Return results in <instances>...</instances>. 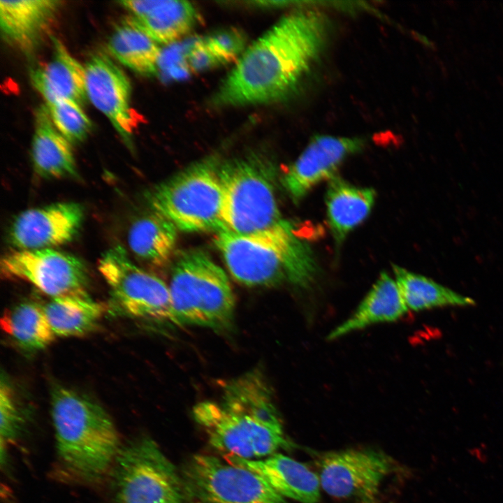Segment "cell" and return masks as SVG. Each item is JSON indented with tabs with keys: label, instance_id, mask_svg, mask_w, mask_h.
Here are the masks:
<instances>
[{
	"label": "cell",
	"instance_id": "5",
	"mask_svg": "<svg viewBox=\"0 0 503 503\" xmlns=\"http://www.w3.org/2000/svg\"><path fill=\"white\" fill-rule=\"evenodd\" d=\"M168 287L175 324L213 330L232 324L235 302L230 281L203 252L190 250L177 258Z\"/></svg>",
	"mask_w": 503,
	"mask_h": 503
},
{
	"label": "cell",
	"instance_id": "30",
	"mask_svg": "<svg viewBox=\"0 0 503 503\" xmlns=\"http://www.w3.org/2000/svg\"><path fill=\"white\" fill-rule=\"evenodd\" d=\"M0 412L1 442H10L20 430L22 417L10 386L3 379L0 387Z\"/></svg>",
	"mask_w": 503,
	"mask_h": 503
},
{
	"label": "cell",
	"instance_id": "23",
	"mask_svg": "<svg viewBox=\"0 0 503 503\" xmlns=\"http://www.w3.org/2000/svg\"><path fill=\"white\" fill-rule=\"evenodd\" d=\"M177 230L168 219L152 211L131 224L127 240L129 249L139 261L152 266H164L175 248Z\"/></svg>",
	"mask_w": 503,
	"mask_h": 503
},
{
	"label": "cell",
	"instance_id": "2",
	"mask_svg": "<svg viewBox=\"0 0 503 503\" xmlns=\"http://www.w3.org/2000/svg\"><path fill=\"white\" fill-rule=\"evenodd\" d=\"M193 416L225 455L256 460L289 446L271 388L258 368L226 382L218 400L196 404Z\"/></svg>",
	"mask_w": 503,
	"mask_h": 503
},
{
	"label": "cell",
	"instance_id": "9",
	"mask_svg": "<svg viewBox=\"0 0 503 503\" xmlns=\"http://www.w3.org/2000/svg\"><path fill=\"white\" fill-rule=\"evenodd\" d=\"M180 475L184 503H287L256 473L214 455H192Z\"/></svg>",
	"mask_w": 503,
	"mask_h": 503
},
{
	"label": "cell",
	"instance_id": "21",
	"mask_svg": "<svg viewBox=\"0 0 503 503\" xmlns=\"http://www.w3.org/2000/svg\"><path fill=\"white\" fill-rule=\"evenodd\" d=\"M375 197L374 189L355 186L337 175L328 181L325 196L326 214L337 247L367 217Z\"/></svg>",
	"mask_w": 503,
	"mask_h": 503
},
{
	"label": "cell",
	"instance_id": "25",
	"mask_svg": "<svg viewBox=\"0 0 503 503\" xmlns=\"http://www.w3.org/2000/svg\"><path fill=\"white\" fill-rule=\"evenodd\" d=\"M55 336H80L92 330L105 312V307L88 295L52 298L43 305Z\"/></svg>",
	"mask_w": 503,
	"mask_h": 503
},
{
	"label": "cell",
	"instance_id": "3",
	"mask_svg": "<svg viewBox=\"0 0 503 503\" xmlns=\"http://www.w3.org/2000/svg\"><path fill=\"white\" fill-rule=\"evenodd\" d=\"M214 243L231 276L247 286L289 283L308 289L318 274L312 248L295 225L284 219L249 234L221 231Z\"/></svg>",
	"mask_w": 503,
	"mask_h": 503
},
{
	"label": "cell",
	"instance_id": "19",
	"mask_svg": "<svg viewBox=\"0 0 503 503\" xmlns=\"http://www.w3.org/2000/svg\"><path fill=\"white\" fill-rule=\"evenodd\" d=\"M52 39V58L46 64L31 70V82L45 103L69 99L82 106L87 100L85 67L62 42L55 37Z\"/></svg>",
	"mask_w": 503,
	"mask_h": 503
},
{
	"label": "cell",
	"instance_id": "20",
	"mask_svg": "<svg viewBox=\"0 0 503 503\" xmlns=\"http://www.w3.org/2000/svg\"><path fill=\"white\" fill-rule=\"evenodd\" d=\"M31 155L35 173L43 178L78 175L72 144L54 126L46 105L39 106L35 112Z\"/></svg>",
	"mask_w": 503,
	"mask_h": 503
},
{
	"label": "cell",
	"instance_id": "6",
	"mask_svg": "<svg viewBox=\"0 0 503 503\" xmlns=\"http://www.w3.org/2000/svg\"><path fill=\"white\" fill-rule=\"evenodd\" d=\"M219 174L224 230L249 234L282 219L276 197L275 170L263 154L252 152L224 161Z\"/></svg>",
	"mask_w": 503,
	"mask_h": 503
},
{
	"label": "cell",
	"instance_id": "31",
	"mask_svg": "<svg viewBox=\"0 0 503 503\" xmlns=\"http://www.w3.org/2000/svg\"><path fill=\"white\" fill-rule=\"evenodd\" d=\"M187 67L192 71H200L221 64L210 50L203 39L197 41L185 56Z\"/></svg>",
	"mask_w": 503,
	"mask_h": 503
},
{
	"label": "cell",
	"instance_id": "22",
	"mask_svg": "<svg viewBox=\"0 0 503 503\" xmlns=\"http://www.w3.org/2000/svg\"><path fill=\"white\" fill-rule=\"evenodd\" d=\"M408 310L395 279L383 272L353 314L334 328L327 340H333L373 324L395 321Z\"/></svg>",
	"mask_w": 503,
	"mask_h": 503
},
{
	"label": "cell",
	"instance_id": "18",
	"mask_svg": "<svg viewBox=\"0 0 503 503\" xmlns=\"http://www.w3.org/2000/svg\"><path fill=\"white\" fill-rule=\"evenodd\" d=\"M158 44L168 45L189 33L197 24L200 15L189 1L175 0H139L119 2Z\"/></svg>",
	"mask_w": 503,
	"mask_h": 503
},
{
	"label": "cell",
	"instance_id": "10",
	"mask_svg": "<svg viewBox=\"0 0 503 503\" xmlns=\"http://www.w3.org/2000/svg\"><path fill=\"white\" fill-rule=\"evenodd\" d=\"M98 269L109 287L117 312L131 317L174 323L169 287L136 265L124 248L115 246L105 252Z\"/></svg>",
	"mask_w": 503,
	"mask_h": 503
},
{
	"label": "cell",
	"instance_id": "29",
	"mask_svg": "<svg viewBox=\"0 0 503 503\" xmlns=\"http://www.w3.org/2000/svg\"><path fill=\"white\" fill-rule=\"evenodd\" d=\"M203 41L221 64L238 60L246 50L244 34L235 28L217 31Z\"/></svg>",
	"mask_w": 503,
	"mask_h": 503
},
{
	"label": "cell",
	"instance_id": "24",
	"mask_svg": "<svg viewBox=\"0 0 503 503\" xmlns=\"http://www.w3.org/2000/svg\"><path fill=\"white\" fill-rule=\"evenodd\" d=\"M108 48L117 60L137 73L152 76L158 73L161 50L132 16L117 24L108 40Z\"/></svg>",
	"mask_w": 503,
	"mask_h": 503
},
{
	"label": "cell",
	"instance_id": "7",
	"mask_svg": "<svg viewBox=\"0 0 503 503\" xmlns=\"http://www.w3.org/2000/svg\"><path fill=\"white\" fill-rule=\"evenodd\" d=\"M220 163L201 159L156 185L146 194L152 211L186 232L224 230Z\"/></svg>",
	"mask_w": 503,
	"mask_h": 503
},
{
	"label": "cell",
	"instance_id": "1",
	"mask_svg": "<svg viewBox=\"0 0 503 503\" xmlns=\"http://www.w3.org/2000/svg\"><path fill=\"white\" fill-rule=\"evenodd\" d=\"M328 24L313 10L290 13L248 47L212 99L217 107L274 103L290 96L323 50Z\"/></svg>",
	"mask_w": 503,
	"mask_h": 503
},
{
	"label": "cell",
	"instance_id": "8",
	"mask_svg": "<svg viewBox=\"0 0 503 503\" xmlns=\"http://www.w3.org/2000/svg\"><path fill=\"white\" fill-rule=\"evenodd\" d=\"M110 470L115 503H184L180 474L150 437L121 447Z\"/></svg>",
	"mask_w": 503,
	"mask_h": 503
},
{
	"label": "cell",
	"instance_id": "13",
	"mask_svg": "<svg viewBox=\"0 0 503 503\" xmlns=\"http://www.w3.org/2000/svg\"><path fill=\"white\" fill-rule=\"evenodd\" d=\"M84 215L83 206L74 202L27 210L12 221L8 241L16 250L54 249L75 238Z\"/></svg>",
	"mask_w": 503,
	"mask_h": 503
},
{
	"label": "cell",
	"instance_id": "27",
	"mask_svg": "<svg viewBox=\"0 0 503 503\" xmlns=\"http://www.w3.org/2000/svg\"><path fill=\"white\" fill-rule=\"evenodd\" d=\"M1 324L13 340L29 351L42 349L55 337L43 306L33 301H23L6 309Z\"/></svg>",
	"mask_w": 503,
	"mask_h": 503
},
{
	"label": "cell",
	"instance_id": "12",
	"mask_svg": "<svg viewBox=\"0 0 503 503\" xmlns=\"http://www.w3.org/2000/svg\"><path fill=\"white\" fill-rule=\"evenodd\" d=\"M393 466L392 459L379 451L347 449L325 454L319 477L322 488L332 497L374 503Z\"/></svg>",
	"mask_w": 503,
	"mask_h": 503
},
{
	"label": "cell",
	"instance_id": "14",
	"mask_svg": "<svg viewBox=\"0 0 503 503\" xmlns=\"http://www.w3.org/2000/svg\"><path fill=\"white\" fill-rule=\"evenodd\" d=\"M84 67L87 99L105 115L124 143L131 146L138 122L131 104L129 79L103 53L92 55Z\"/></svg>",
	"mask_w": 503,
	"mask_h": 503
},
{
	"label": "cell",
	"instance_id": "26",
	"mask_svg": "<svg viewBox=\"0 0 503 503\" xmlns=\"http://www.w3.org/2000/svg\"><path fill=\"white\" fill-rule=\"evenodd\" d=\"M395 279L408 309L421 311L445 306H471L475 301L431 279L393 265Z\"/></svg>",
	"mask_w": 503,
	"mask_h": 503
},
{
	"label": "cell",
	"instance_id": "15",
	"mask_svg": "<svg viewBox=\"0 0 503 503\" xmlns=\"http://www.w3.org/2000/svg\"><path fill=\"white\" fill-rule=\"evenodd\" d=\"M363 146L358 138L316 136L284 173L282 184L291 199L298 203L316 185L335 177L347 157Z\"/></svg>",
	"mask_w": 503,
	"mask_h": 503
},
{
	"label": "cell",
	"instance_id": "11",
	"mask_svg": "<svg viewBox=\"0 0 503 503\" xmlns=\"http://www.w3.org/2000/svg\"><path fill=\"white\" fill-rule=\"evenodd\" d=\"M10 279L27 281L52 298L87 295L85 263L73 254L55 249L15 250L1 261Z\"/></svg>",
	"mask_w": 503,
	"mask_h": 503
},
{
	"label": "cell",
	"instance_id": "17",
	"mask_svg": "<svg viewBox=\"0 0 503 503\" xmlns=\"http://www.w3.org/2000/svg\"><path fill=\"white\" fill-rule=\"evenodd\" d=\"M61 4L56 0L0 1L3 38L22 52H32L48 31Z\"/></svg>",
	"mask_w": 503,
	"mask_h": 503
},
{
	"label": "cell",
	"instance_id": "28",
	"mask_svg": "<svg viewBox=\"0 0 503 503\" xmlns=\"http://www.w3.org/2000/svg\"><path fill=\"white\" fill-rule=\"evenodd\" d=\"M45 105L54 126L72 145L87 137L92 124L81 105L69 99H58Z\"/></svg>",
	"mask_w": 503,
	"mask_h": 503
},
{
	"label": "cell",
	"instance_id": "4",
	"mask_svg": "<svg viewBox=\"0 0 503 503\" xmlns=\"http://www.w3.org/2000/svg\"><path fill=\"white\" fill-rule=\"evenodd\" d=\"M51 417L62 471L77 481H100L121 449L118 432L106 411L83 394L56 386L51 394Z\"/></svg>",
	"mask_w": 503,
	"mask_h": 503
},
{
	"label": "cell",
	"instance_id": "16",
	"mask_svg": "<svg viewBox=\"0 0 503 503\" xmlns=\"http://www.w3.org/2000/svg\"><path fill=\"white\" fill-rule=\"evenodd\" d=\"M231 464L251 470L264 479L282 497L301 503H317L319 477L302 463L281 453L264 459L247 460L224 456Z\"/></svg>",
	"mask_w": 503,
	"mask_h": 503
}]
</instances>
